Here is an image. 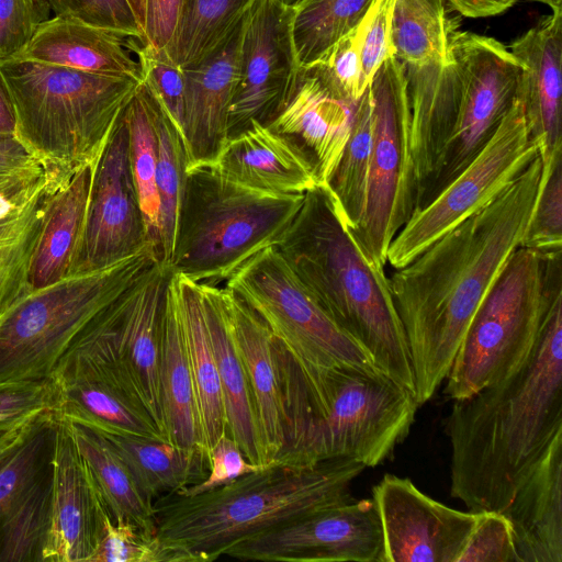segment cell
Masks as SVG:
<instances>
[{
    "label": "cell",
    "mask_w": 562,
    "mask_h": 562,
    "mask_svg": "<svg viewBox=\"0 0 562 562\" xmlns=\"http://www.w3.org/2000/svg\"><path fill=\"white\" fill-rule=\"evenodd\" d=\"M255 0H187L176 36L166 49L181 68L216 50L240 25Z\"/></svg>",
    "instance_id": "74e56055"
},
{
    "label": "cell",
    "mask_w": 562,
    "mask_h": 562,
    "mask_svg": "<svg viewBox=\"0 0 562 562\" xmlns=\"http://www.w3.org/2000/svg\"><path fill=\"white\" fill-rule=\"evenodd\" d=\"M541 169L539 155L495 200L389 278L418 406L446 380L473 316L521 246L540 194Z\"/></svg>",
    "instance_id": "6da1fadb"
},
{
    "label": "cell",
    "mask_w": 562,
    "mask_h": 562,
    "mask_svg": "<svg viewBox=\"0 0 562 562\" xmlns=\"http://www.w3.org/2000/svg\"><path fill=\"white\" fill-rule=\"evenodd\" d=\"M94 168L85 165L64 173L52 189L31 260L33 290L78 272Z\"/></svg>",
    "instance_id": "4316f807"
},
{
    "label": "cell",
    "mask_w": 562,
    "mask_h": 562,
    "mask_svg": "<svg viewBox=\"0 0 562 562\" xmlns=\"http://www.w3.org/2000/svg\"><path fill=\"white\" fill-rule=\"evenodd\" d=\"M124 110L94 168L78 272L108 267L153 246L132 175Z\"/></svg>",
    "instance_id": "d6986e66"
},
{
    "label": "cell",
    "mask_w": 562,
    "mask_h": 562,
    "mask_svg": "<svg viewBox=\"0 0 562 562\" xmlns=\"http://www.w3.org/2000/svg\"><path fill=\"white\" fill-rule=\"evenodd\" d=\"M519 562H562V432H559L502 512Z\"/></svg>",
    "instance_id": "484cf974"
},
{
    "label": "cell",
    "mask_w": 562,
    "mask_h": 562,
    "mask_svg": "<svg viewBox=\"0 0 562 562\" xmlns=\"http://www.w3.org/2000/svg\"><path fill=\"white\" fill-rule=\"evenodd\" d=\"M372 501L382 529V562H457L481 515L451 508L394 474L372 487Z\"/></svg>",
    "instance_id": "ac0fdd59"
},
{
    "label": "cell",
    "mask_w": 562,
    "mask_h": 562,
    "mask_svg": "<svg viewBox=\"0 0 562 562\" xmlns=\"http://www.w3.org/2000/svg\"><path fill=\"white\" fill-rule=\"evenodd\" d=\"M366 26L367 13L359 24L304 67L313 70L339 97L352 102H357L364 92L361 85V52Z\"/></svg>",
    "instance_id": "b9f144b4"
},
{
    "label": "cell",
    "mask_w": 562,
    "mask_h": 562,
    "mask_svg": "<svg viewBox=\"0 0 562 562\" xmlns=\"http://www.w3.org/2000/svg\"><path fill=\"white\" fill-rule=\"evenodd\" d=\"M144 37L145 0H127Z\"/></svg>",
    "instance_id": "680465c9"
},
{
    "label": "cell",
    "mask_w": 562,
    "mask_h": 562,
    "mask_svg": "<svg viewBox=\"0 0 562 562\" xmlns=\"http://www.w3.org/2000/svg\"><path fill=\"white\" fill-rule=\"evenodd\" d=\"M139 66L142 83L168 113L183 136L184 75L166 49L136 42L132 46Z\"/></svg>",
    "instance_id": "7bdbcfd3"
},
{
    "label": "cell",
    "mask_w": 562,
    "mask_h": 562,
    "mask_svg": "<svg viewBox=\"0 0 562 562\" xmlns=\"http://www.w3.org/2000/svg\"><path fill=\"white\" fill-rule=\"evenodd\" d=\"M539 155L517 95L473 159L412 213L393 238L386 263L394 269L406 266L438 238L495 200Z\"/></svg>",
    "instance_id": "4fadbf2b"
},
{
    "label": "cell",
    "mask_w": 562,
    "mask_h": 562,
    "mask_svg": "<svg viewBox=\"0 0 562 562\" xmlns=\"http://www.w3.org/2000/svg\"><path fill=\"white\" fill-rule=\"evenodd\" d=\"M453 402L445 419L450 495L469 510L502 513L562 432V286L553 293L521 366Z\"/></svg>",
    "instance_id": "7a4b0ae2"
},
{
    "label": "cell",
    "mask_w": 562,
    "mask_h": 562,
    "mask_svg": "<svg viewBox=\"0 0 562 562\" xmlns=\"http://www.w3.org/2000/svg\"><path fill=\"white\" fill-rule=\"evenodd\" d=\"M446 0H395L393 44L405 79L411 121L428 128L447 113L452 100L451 40L459 29Z\"/></svg>",
    "instance_id": "e0dca14e"
},
{
    "label": "cell",
    "mask_w": 562,
    "mask_h": 562,
    "mask_svg": "<svg viewBox=\"0 0 562 562\" xmlns=\"http://www.w3.org/2000/svg\"><path fill=\"white\" fill-rule=\"evenodd\" d=\"M372 0H295L290 4V34L297 65L315 61L366 15Z\"/></svg>",
    "instance_id": "f35d334b"
},
{
    "label": "cell",
    "mask_w": 562,
    "mask_h": 562,
    "mask_svg": "<svg viewBox=\"0 0 562 562\" xmlns=\"http://www.w3.org/2000/svg\"><path fill=\"white\" fill-rule=\"evenodd\" d=\"M54 418L41 425L24 442L0 462V517L11 509L36 479Z\"/></svg>",
    "instance_id": "bcb514c9"
},
{
    "label": "cell",
    "mask_w": 562,
    "mask_h": 562,
    "mask_svg": "<svg viewBox=\"0 0 562 562\" xmlns=\"http://www.w3.org/2000/svg\"><path fill=\"white\" fill-rule=\"evenodd\" d=\"M134 38L72 16L54 15L12 59L31 60L140 81Z\"/></svg>",
    "instance_id": "83f0119b"
},
{
    "label": "cell",
    "mask_w": 562,
    "mask_h": 562,
    "mask_svg": "<svg viewBox=\"0 0 562 562\" xmlns=\"http://www.w3.org/2000/svg\"><path fill=\"white\" fill-rule=\"evenodd\" d=\"M518 1H519V0H518ZM529 1L542 2V3H546V4H548V5H549L550 3L555 2V1H558V0H529Z\"/></svg>",
    "instance_id": "91938a15"
},
{
    "label": "cell",
    "mask_w": 562,
    "mask_h": 562,
    "mask_svg": "<svg viewBox=\"0 0 562 562\" xmlns=\"http://www.w3.org/2000/svg\"><path fill=\"white\" fill-rule=\"evenodd\" d=\"M15 125L12 95L0 68V138L15 137Z\"/></svg>",
    "instance_id": "6f0895ef"
},
{
    "label": "cell",
    "mask_w": 562,
    "mask_h": 562,
    "mask_svg": "<svg viewBox=\"0 0 562 562\" xmlns=\"http://www.w3.org/2000/svg\"><path fill=\"white\" fill-rule=\"evenodd\" d=\"M50 382L58 416L99 432L167 441L148 411L113 384L82 373L56 374Z\"/></svg>",
    "instance_id": "f1b7e54d"
},
{
    "label": "cell",
    "mask_w": 562,
    "mask_h": 562,
    "mask_svg": "<svg viewBox=\"0 0 562 562\" xmlns=\"http://www.w3.org/2000/svg\"><path fill=\"white\" fill-rule=\"evenodd\" d=\"M159 385L168 442L183 449L202 450L206 454L186 340L169 283L161 336Z\"/></svg>",
    "instance_id": "1f68e13d"
},
{
    "label": "cell",
    "mask_w": 562,
    "mask_h": 562,
    "mask_svg": "<svg viewBox=\"0 0 562 562\" xmlns=\"http://www.w3.org/2000/svg\"><path fill=\"white\" fill-rule=\"evenodd\" d=\"M53 384L46 382L0 389V429L45 405L55 407Z\"/></svg>",
    "instance_id": "11a10c76"
},
{
    "label": "cell",
    "mask_w": 562,
    "mask_h": 562,
    "mask_svg": "<svg viewBox=\"0 0 562 562\" xmlns=\"http://www.w3.org/2000/svg\"><path fill=\"white\" fill-rule=\"evenodd\" d=\"M171 274V267L160 262L147 268L89 326L57 367L90 373L119 386L148 411L166 439L159 361Z\"/></svg>",
    "instance_id": "30bf717a"
},
{
    "label": "cell",
    "mask_w": 562,
    "mask_h": 562,
    "mask_svg": "<svg viewBox=\"0 0 562 562\" xmlns=\"http://www.w3.org/2000/svg\"><path fill=\"white\" fill-rule=\"evenodd\" d=\"M278 362L285 441L273 462L304 468L350 458L375 468L408 436L419 407L415 394L376 368L333 369L325 395L311 403L284 350Z\"/></svg>",
    "instance_id": "5b68a950"
},
{
    "label": "cell",
    "mask_w": 562,
    "mask_h": 562,
    "mask_svg": "<svg viewBox=\"0 0 562 562\" xmlns=\"http://www.w3.org/2000/svg\"><path fill=\"white\" fill-rule=\"evenodd\" d=\"M521 247L549 252L562 247V151L541 169L537 206Z\"/></svg>",
    "instance_id": "ee69618b"
},
{
    "label": "cell",
    "mask_w": 562,
    "mask_h": 562,
    "mask_svg": "<svg viewBox=\"0 0 562 562\" xmlns=\"http://www.w3.org/2000/svg\"><path fill=\"white\" fill-rule=\"evenodd\" d=\"M99 434L111 443L153 503L200 483L209 473V458L202 450L183 449L167 441Z\"/></svg>",
    "instance_id": "e575fe53"
},
{
    "label": "cell",
    "mask_w": 562,
    "mask_h": 562,
    "mask_svg": "<svg viewBox=\"0 0 562 562\" xmlns=\"http://www.w3.org/2000/svg\"><path fill=\"white\" fill-rule=\"evenodd\" d=\"M204 313L216 362L225 413L226 432L246 459L268 465L249 383L233 344L223 300V288L202 283Z\"/></svg>",
    "instance_id": "f546056e"
},
{
    "label": "cell",
    "mask_w": 562,
    "mask_h": 562,
    "mask_svg": "<svg viewBox=\"0 0 562 562\" xmlns=\"http://www.w3.org/2000/svg\"><path fill=\"white\" fill-rule=\"evenodd\" d=\"M55 422L47 518L38 560L89 561L109 508L75 447L66 422L59 416Z\"/></svg>",
    "instance_id": "ffe728a7"
},
{
    "label": "cell",
    "mask_w": 562,
    "mask_h": 562,
    "mask_svg": "<svg viewBox=\"0 0 562 562\" xmlns=\"http://www.w3.org/2000/svg\"><path fill=\"white\" fill-rule=\"evenodd\" d=\"M372 146L366 209L350 232L375 267L386 263L387 249L416 209V183L409 154V104L401 63L390 57L371 83Z\"/></svg>",
    "instance_id": "7c38bea8"
},
{
    "label": "cell",
    "mask_w": 562,
    "mask_h": 562,
    "mask_svg": "<svg viewBox=\"0 0 562 562\" xmlns=\"http://www.w3.org/2000/svg\"><path fill=\"white\" fill-rule=\"evenodd\" d=\"M303 199L244 188L212 164L189 167L172 271L212 285L227 280L254 255L278 243Z\"/></svg>",
    "instance_id": "52a82bcc"
},
{
    "label": "cell",
    "mask_w": 562,
    "mask_h": 562,
    "mask_svg": "<svg viewBox=\"0 0 562 562\" xmlns=\"http://www.w3.org/2000/svg\"><path fill=\"white\" fill-rule=\"evenodd\" d=\"M89 562H169V557L156 536H148L131 521L113 520L108 510Z\"/></svg>",
    "instance_id": "f6af8a7d"
},
{
    "label": "cell",
    "mask_w": 562,
    "mask_h": 562,
    "mask_svg": "<svg viewBox=\"0 0 562 562\" xmlns=\"http://www.w3.org/2000/svg\"><path fill=\"white\" fill-rule=\"evenodd\" d=\"M240 45L241 23L211 55L182 68L183 138L189 167L212 164L227 139V115L239 75Z\"/></svg>",
    "instance_id": "7402d4cb"
},
{
    "label": "cell",
    "mask_w": 562,
    "mask_h": 562,
    "mask_svg": "<svg viewBox=\"0 0 562 562\" xmlns=\"http://www.w3.org/2000/svg\"><path fill=\"white\" fill-rule=\"evenodd\" d=\"M61 175L47 170L0 214V319L33 290L31 260L46 200Z\"/></svg>",
    "instance_id": "d6a6232c"
},
{
    "label": "cell",
    "mask_w": 562,
    "mask_h": 562,
    "mask_svg": "<svg viewBox=\"0 0 562 562\" xmlns=\"http://www.w3.org/2000/svg\"><path fill=\"white\" fill-rule=\"evenodd\" d=\"M49 483L37 477L3 517L1 562H21L40 550L44 536Z\"/></svg>",
    "instance_id": "60d3db41"
},
{
    "label": "cell",
    "mask_w": 562,
    "mask_h": 562,
    "mask_svg": "<svg viewBox=\"0 0 562 562\" xmlns=\"http://www.w3.org/2000/svg\"><path fill=\"white\" fill-rule=\"evenodd\" d=\"M300 67L290 34V5L255 0L241 21L239 75L227 115V138L254 123L269 125L296 88Z\"/></svg>",
    "instance_id": "9a60e30c"
},
{
    "label": "cell",
    "mask_w": 562,
    "mask_h": 562,
    "mask_svg": "<svg viewBox=\"0 0 562 562\" xmlns=\"http://www.w3.org/2000/svg\"><path fill=\"white\" fill-rule=\"evenodd\" d=\"M371 146L372 95L369 86L357 102L349 138L326 184L350 232L357 228L366 209Z\"/></svg>",
    "instance_id": "8d00e7d4"
},
{
    "label": "cell",
    "mask_w": 562,
    "mask_h": 562,
    "mask_svg": "<svg viewBox=\"0 0 562 562\" xmlns=\"http://www.w3.org/2000/svg\"><path fill=\"white\" fill-rule=\"evenodd\" d=\"M9 426H10V425H9ZM5 428H7V427H5ZM3 429H4V428H3ZM0 430H2V429H0Z\"/></svg>",
    "instance_id": "94428289"
},
{
    "label": "cell",
    "mask_w": 562,
    "mask_h": 562,
    "mask_svg": "<svg viewBox=\"0 0 562 562\" xmlns=\"http://www.w3.org/2000/svg\"><path fill=\"white\" fill-rule=\"evenodd\" d=\"M457 562H519L507 517L501 512H481Z\"/></svg>",
    "instance_id": "7dc6e473"
},
{
    "label": "cell",
    "mask_w": 562,
    "mask_h": 562,
    "mask_svg": "<svg viewBox=\"0 0 562 562\" xmlns=\"http://www.w3.org/2000/svg\"><path fill=\"white\" fill-rule=\"evenodd\" d=\"M47 172L15 137L0 138V196L13 202Z\"/></svg>",
    "instance_id": "816d5d0a"
},
{
    "label": "cell",
    "mask_w": 562,
    "mask_h": 562,
    "mask_svg": "<svg viewBox=\"0 0 562 562\" xmlns=\"http://www.w3.org/2000/svg\"><path fill=\"white\" fill-rule=\"evenodd\" d=\"M263 467L266 465L260 467L249 462L237 442L225 432L210 451L206 477L200 483L187 486L175 494L192 496L205 493L225 486Z\"/></svg>",
    "instance_id": "f5cc1de1"
},
{
    "label": "cell",
    "mask_w": 562,
    "mask_h": 562,
    "mask_svg": "<svg viewBox=\"0 0 562 562\" xmlns=\"http://www.w3.org/2000/svg\"><path fill=\"white\" fill-rule=\"evenodd\" d=\"M54 15L72 16L144 45V37L127 0H46Z\"/></svg>",
    "instance_id": "681fc988"
},
{
    "label": "cell",
    "mask_w": 562,
    "mask_h": 562,
    "mask_svg": "<svg viewBox=\"0 0 562 562\" xmlns=\"http://www.w3.org/2000/svg\"><path fill=\"white\" fill-rule=\"evenodd\" d=\"M228 329L252 395L266 457L271 463L285 441L277 339L258 314L237 294L223 288Z\"/></svg>",
    "instance_id": "d4e9b609"
},
{
    "label": "cell",
    "mask_w": 562,
    "mask_h": 562,
    "mask_svg": "<svg viewBox=\"0 0 562 562\" xmlns=\"http://www.w3.org/2000/svg\"><path fill=\"white\" fill-rule=\"evenodd\" d=\"M366 467L335 458L313 467L276 462L192 496L154 503L156 532L169 562H212L237 543L300 517L349 503Z\"/></svg>",
    "instance_id": "3957f363"
},
{
    "label": "cell",
    "mask_w": 562,
    "mask_h": 562,
    "mask_svg": "<svg viewBox=\"0 0 562 562\" xmlns=\"http://www.w3.org/2000/svg\"><path fill=\"white\" fill-rule=\"evenodd\" d=\"M549 7L551 13L508 47L524 67L517 95L542 166L562 151V0Z\"/></svg>",
    "instance_id": "44dd1931"
},
{
    "label": "cell",
    "mask_w": 562,
    "mask_h": 562,
    "mask_svg": "<svg viewBox=\"0 0 562 562\" xmlns=\"http://www.w3.org/2000/svg\"><path fill=\"white\" fill-rule=\"evenodd\" d=\"M61 417V416H59ZM113 520H127L155 536L154 503L143 493L130 469L98 431L61 417Z\"/></svg>",
    "instance_id": "836d02e7"
},
{
    "label": "cell",
    "mask_w": 562,
    "mask_h": 562,
    "mask_svg": "<svg viewBox=\"0 0 562 562\" xmlns=\"http://www.w3.org/2000/svg\"><path fill=\"white\" fill-rule=\"evenodd\" d=\"M382 529L371 499L333 506L244 540L224 555L265 562H382Z\"/></svg>",
    "instance_id": "2e32d148"
},
{
    "label": "cell",
    "mask_w": 562,
    "mask_h": 562,
    "mask_svg": "<svg viewBox=\"0 0 562 562\" xmlns=\"http://www.w3.org/2000/svg\"><path fill=\"white\" fill-rule=\"evenodd\" d=\"M156 262L149 246L26 294L0 319V389L50 381L79 337Z\"/></svg>",
    "instance_id": "ba28073f"
},
{
    "label": "cell",
    "mask_w": 562,
    "mask_h": 562,
    "mask_svg": "<svg viewBox=\"0 0 562 562\" xmlns=\"http://www.w3.org/2000/svg\"><path fill=\"white\" fill-rule=\"evenodd\" d=\"M128 130L130 162L148 241L159 260V199L156 187L157 137L147 89L140 82L124 110Z\"/></svg>",
    "instance_id": "ab89813d"
},
{
    "label": "cell",
    "mask_w": 562,
    "mask_h": 562,
    "mask_svg": "<svg viewBox=\"0 0 562 562\" xmlns=\"http://www.w3.org/2000/svg\"><path fill=\"white\" fill-rule=\"evenodd\" d=\"M265 322L314 392L335 368H375L368 352L304 288L274 246L254 255L226 286Z\"/></svg>",
    "instance_id": "8fae6325"
},
{
    "label": "cell",
    "mask_w": 562,
    "mask_h": 562,
    "mask_svg": "<svg viewBox=\"0 0 562 562\" xmlns=\"http://www.w3.org/2000/svg\"><path fill=\"white\" fill-rule=\"evenodd\" d=\"M357 102L339 97L313 70L302 68L289 103L267 126L294 142L312 161L318 183L326 186L349 138Z\"/></svg>",
    "instance_id": "603a6c76"
},
{
    "label": "cell",
    "mask_w": 562,
    "mask_h": 562,
    "mask_svg": "<svg viewBox=\"0 0 562 562\" xmlns=\"http://www.w3.org/2000/svg\"><path fill=\"white\" fill-rule=\"evenodd\" d=\"M169 285L183 330L203 443L209 458L213 446L226 432V423L205 319L202 283L172 271Z\"/></svg>",
    "instance_id": "4dcf8cb0"
},
{
    "label": "cell",
    "mask_w": 562,
    "mask_h": 562,
    "mask_svg": "<svg viewBox=\"0 0 562 562\" xmlns=\"http://www.w3.org/2000/svg\"><path fill=\"white\" fill-rule=\"evenodd\" d=\"M187 0H145L144 45L167 49L173 41Z\"/></svg>",
    "instance_id": "db71d44e"
},
{
    "label": "cell",
    "mask_w": 562,
    "mask_h": 562,
    "mask_svg": "<svg viewBox=\"0 0 562 562\" xmlns=\"http://www.w3.org/2000/svg\"><path fill=\"white\" fill-rule=\"evenodd\" d=\"M148 94L157 137L156 187L159 199V262L171 267L186 191L189 158L182 134L149 91Z\"/></svg>",
    "instance_id": "d590c367"
},
{
    "label": "cell",
    "mask_w": 562,
    "mask_h": 562,
    "mask_svg": "<svg viewBox=\"0 0 562 562\" xmlns=\"http://www.w3.org/2000/svg\"><path fill=\"white\" fill-rule=\"evenodd\" d=\"M15 110V138L47 170L95 166L140 81L75 68L0 61Z\"/></svg>",
    "instance_id": "8992f818"
},
{
    "label": "cell",
    "mask_w": 562,
    "mask_h": 562,
    "mask_svg": "<svg viewBox=\"0 0 562 562\" xmlns=\"http://www.w3.org/2000/svg\"><path fill=\"white\" fill-rule=\"evenodd\" d=\"M456 11L467 18H486L501 14L518 0H446Z\"/></svg>",
    "instance_id": "9f6ffc18"
},
{
    "label": "cell",
    "mask_w": 562,
    "mask_h": 562,
    "mask_svg": "<svg viewBox=\"0 0 562 562\" xmlns=\"http://www.w3.org/2000/svg\"><path fill=\"white\" fill-rule=\"evenodd\" d=\"M52 13L46 0H0V61L22 52Z\"/></svg>",
    "instance_id": "c3c4849f"
},
{
    "label": "cell",
    "mask_w": 562,
    "mask_h": 562,
    "mask_svg": "<svg viewBox=\"0 0 562 562\" xmlns=\"http://www.w3.org/2000/svg\"><path fill=\"white\" fill-rule=\"evenodd\" d=\"M273 246L374 367L415 394L409 349L389 278L367 259L326 186L304 193L299 212Z\"/></svg>",
    "instance_id": "277c9868"
},
{
    "label": "cell",
    "mask_w": 562,
    "mask_h": 562,
    "mask_svg": "<svg viewBox=\"0 0 562 562\" xmlns=\"http://www.w3.org/2000/svg\"><path fill=\"white\" fill-rule=\"evenodd\" d=\"M394 4L395 0H372L368 9L361 52V85L364 90L385 60L395 56Z\"/></svg>",
    "instance_id": "f907efd6"
},
{
    "label": "cell",
    "mask_w": 562,
    "mask_h": 562,
    "mask_svg": "<svg viewBox=\"0 0 562 562\" xmlns=\"http://www.w3.org/2000/svg\"><path fill=\"white\" fill-rule=\"evenodd\" d=\"M561 286V250L518 247L473 316L443 394L462 400L517 370L531 352L550 300Z\"/></svg>",
    "instance_id": "9c48e42d"
},
{
    "label": "cell",
    "mask_w": 562,
    "mask_h": 562,
    "mask_svg": "<svg viewBox=\"0 0 562 562\" xmlns=\"http://www.w3.org/2000/svg\"><path fill=\"white\" fill-rule=\"evenodd\" d=\"M451 52L459 93L457 117L417 207L451 181L488 140L517 98L524 69L496 38L460 29L452 35Z\"/></svg>",
    "instance_id": "5bb4252c"
},
{
    "label": "cell",
    "mask_w": 562,
    "mask_h": 562,
    "mask_svg": "<svg viewBox=\"0 0 562 562\" xmlns=\"http://www.w3.org/2000/svg\"><path fill=\"white\" fill-rule=\"evenodd\" d=\"M212 165L226 180L268 195L304 194L319 184L304 151L258 123L227 138Z\"/></svg>",
    "instance_id": "cb8c5ba5"
}]
</instances>
